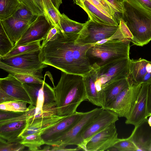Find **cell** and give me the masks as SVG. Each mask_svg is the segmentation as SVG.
Segmentation results:
<instances>
[{"mask_svg":"<svg viewBox=\"0 0 151 151\" xmlns=\"http://www.w3.org/2000/svg\"><path fill=\"white\" fill-rule=\"evenodd\" d=\"M79 34L66 35L60 30L49 40L41 44L42 62L66 73L83 76L91 69L87 50L93 45H83L76 41Z\"/></svg>","mask_w":151,"mask_h":151,"instance_id":"obj_1","label":"cell"},{"mask_svg":"<svg viewBox=\"0 0 151 151\" xmlns=\"http://www.w3.org/2000/svg\"><path fill=\"white\" fill-rule=\"evenodd\" d=\"M53 88L57 115L65 116L74 114L80 104L87 100L82 76L62 71L59 81Z\"/></svg>","mask_w":151,"mask_h":151,"instance_id":"obj_2","label":"cell"},{"mask_svg":"<svg viewBox=\"0 0 151 151\" xmlns=\"http://www.w3.org/2000/svg\"><path fill=\"white\" fill-rule=\"evenodd\" d=\"M121 18L133 37L132 42L143 46L151 40V13L141 9L124 0Z\"/></svg>","mask_w":151,"mask_h":151,"instance_id":"obj_3","label":"cell"},{"mask_svg":"<svg viewBox=\"0 0 151 151\" xmlns=\"http://www.w3.org/2000/svg\"><path fill=\"white\" fill-rule=\"evenodd\" d=\"M130 42L128 41L111 40L93 45L86 53L91 67L100 66L129 57Z\"/></svg>","mask_w":151,"mask_h":151,"instance_id":"obj_4","label":"cell"},{"mask_svg":"<svg viewBox=\"0 0 151 151\" xmlns=\"http://www.w3.org/2000/svg\"><path fill=\"white\" fill-rule=\"evenodd\" d=\"M130 59L129 57L127 58L100 66H91L95 70V83L101 100L102 92L106 86L128 77Z\"/></svg>","mask_w":151,"mask_h":151,"instance_id":"obj_5","label":"cell"},{"mask_svg":"<svg viewBox=\"0 0 151 151\" xmlns=\"http://www.w3.org/2000/svg\"><path fill=\"white\" fill-rule=\"evenodd\" d=\"M118 26H113L94 22L91 19L79 33L76 40L83 45L95 44L111 37L117 30Z\"/></svg>","mask_w":151,"mask_h":151,"instance_id":"obj_6","label":"cell"},{"mask_svg":"<svg viewBox=\"0 0 151 151\" xmlns=\"http://www.w3.org/2000/svg\"><path fill=\"white\" fill-rule=\"evenodd\" d=\"M32 116L29 109L21 115L0 121V137L8 142H19L22 139L20 136L28 126V119Z\"/></svg>","mask_w":151,"mask_h":151,"instance_id":"obj_7","label":"cell"},{"mask_svg":"<svg viewBox=\"0 0 151 151\" xmlns=\"http://www.w3.org/2000/svg\"><path fill=\"white\" fill-rule=\"evenodd\" d=\"M142 83L132 84L124 89L106 109L112 111L119 117L127 119L135 103Z\"/></svg>","mask_w":151,"mask_h":151,"instance_id":"obj_8","label":"cell"},{"mask_svg":"<svg viewBox=\"0 0 151 151\" xmlns=\"http://www.w3.org/2000/svg\"><path fill=\"white\" fill-rule=\"evenodd\" d=\"M103 109L96 108L86 112V114L68 131L54 141L51 146H66L78 145L80 136L85 129L91 123Z\"/></svg>","mask_w":151,"mask_h":151,"instance_id":"obj_9","label":"cell"},{"mask_svg":"<svg viewBox=\"0 0 151 151\" xmlns=\"http://www.w3.org/2000/svg\"><path fill=\"white\" fill-rule=\"evenodd\" d=\"M119 116L110 110L103 109L94 120L81 134L77 147L81 150L87 142L93 136L119 119Z\"/></svg>","mask_w":151,"mask_h":151,"instance_id":"obj_10","label":"cell"},{"mask_svg":"<svg viewBox=\"0 0 151 151\" xmlns=\"http://www.w3.org/2000/svg\"><path fill=\"white\" fill-rule=\"evenodd\" d=\"M53 27L45 16H37L15 44L14 48L45 40Z\"/></svg>","mask_w":151,"mask_h":151,"instance_id":"obj_11","label":"cell"},{"mask_svg":"<svg viewBox=\"0 0 151 151\" xmlns=\"http://www.w3.org/2000/svg\"><path fill=\"white\" fill-rule=\"evenodd\" d=\"M23 86L31 101L35 106L34 111L40 109L44 105L55 102L56 98L53 88L45 81L42 83H25Z\"/></svg>","mask_w":151,"mask_h":151,"instance_id":"obj_12","label":"cell"},{"mask_svg":"<svg viewBox=\"0 0 151 151\" xmlns=\"http://www.w3.org/2000/svg\"><path fill=\"white\" fill-rule=\"evenodd\" d=\"M41 52L40 48L8 58H0V61L9 66L22 69H43L48 65L42 62L40 58Z\"/></svg>","mask_w":151,"mask_h":151,"instance_id":"obj_13","label":"cell"},{"mask_svg":"<svg viewBox=\"0 0 151 151\" xmlns=\"http://www.w3.org/2000/svg\"><path fill=\"white\" fill-rule=\"evenodd\" d=\"M119 139L115 123H114L91 137L86 144L84 150H108Z\"/></svg>","mask_w":151,"mask_h":151,"instance_id":"obj_14","label":"cell"},{"mask_svg":"<svg viewBox=\"0 0 151 151\" xmlns=\"http://www.w3.org/2000/svg\"><path fill=\"white\" fill-rule=\"evenodd\" d=\"M86 113L76 111L67 116L55 125L42 132L41 136L45 144L51 145L54 141L68 131Z\"/></svg>","mask_w":151,"mask_h":151,"instance_id":"obj_15","label":"cell"},{"mask_svg":"<svg viewBox=\"0 0 151 151\" xmlns=\"http://www.w3.org/2000/svg\"><path fill=\"white\" fill-rule=\"evenodd\" d=\"M150 83H142L136 101L125 123L135 126L147 117V100L148 87Z\"/></svg>","mask_w":151,"mask_h":151,"instance_id":"obj_16","label":"cell"},{"mask_svg":"<svg viewBox=\"0 0 151 151\" xmlns=\"http://www.w3.org/2000/svg\"><path fill=\"white\" fill-rule=\"evenodd\" d=\"M25 4L33 14L43 15L50 23V17L59 11L62 0H19Z\"/></svg>","mask_w":151,"mask_h":151,"instance_id":"obj_17","label":"cell"},{"mask_svg":"<svg viewBox=\"0 0 151 151\" xmlns=\"http://www.w3.org/2000/svg\"><path fill=\"white\" fill-rule=\"evenodd\" d=\"M128 137L136 145L137 151H151V126L147 118L135 126Z\"/></svg>","mask_w":151,"mask_h":151,"instance_id":"obj_18","label":"cell"},{"mask_svg":"<svg viewBox=\"0 0 151 151\" xmlns=\"http://www.w3.org/2000/svg\"><path fill=\"white\" fill-rule=\"evenodd\" d=\"M0 88L17 100L31 104L30 98L23 84L10 74L5 78H0Z\"/></svg>","mask_w":151,"mask_h":151,"instance_id":"obj_19","label":"cell"},{"mask_svg":"<svg viewBox=\"0 0 151 151\" xmlns=\"http://www.w3.org/2000/svg\"><path fill=\"white\" fill-rule=\"evenodd\" d=\"M0 21L6 33L14 45L33 22L19 19L12 16Z\"/></svg>","mask_w":151,"mask_h":151,"instance_id":"obj_20","label":"cell"},{"mask_svg":"<svg viewBox=\"0 0 151 151\" xmlns=\"http://www.w3.org/2000/svg\"><path fill=\"white\" fill-rule=\"evenodd\" d=\"M67 116H60L56 115L50 117L35 119L31 118V116L28 119L27 127L20 137L22 138L37 132H41L42 133L45 130L55 125Z\"/></svg>","mask_w":151,"mask_h":151,"instance_id":"obj_21","label":"cell"},{"mask_svg":"<svg viewBox=\"0 0 151 151\" xmlns=\"http://www.w3.org/2000/svg\"><path fill=\"white\" fill-rule=\"evenodd\" d=\"M132 84L128 78L119 80L108 85L101 93V107L106 109L123 90Z\"/></svg>","mask_w":151,"mask_h":151,"instance_id":"obj_22","label":"cell"},{"mask_svg":"<svg viewBox=\"0 0 151 151\" xmlns=\"http://www.w3.org/2000/svg\"><path fill=\"white\" fill-rule=\"evenodd\" d=\"M149 61L141 58L134 60L130 59L128 78L133 84L142 83L147 72L146 66Z\"/></svg>","mask_w":151,"mask_h":151,"instance_id":"obj_23","label":"cell"},{"mask_svg":"<svg viewBox=\"0 0 151 151\" xmlns=\"http://www.w3.org/2000/svg\"><path fill=\"white\" fill-rule=\"evenodd\" d=\"M83 79L87 100L93 104L101 107L100 98L95 83L94 69L92 68L89 72L83 76Z\"/></svg>","mask_w":151,"mask_h":151,"instance_id":"obj_24","label":"cell"},{"mask_svg":"<svg viewBox=\"0 0 151 151\" xmlns=\"http://www.w3.org/2000/svg\"><path fill=\"white\" fill-rule=\"evenodd\" d=\"M85 11L86 12L90 19L99 23L113 26H118L117 21L112 19L103 13L91 4L88 0L84 1Z\"/></svg>","mask_w":151,"mask_h":151,"instance_id":"obj_25","label":"cell"},{"mask_svg":"<svg viewBox=\"0 0 151 151\" xmlns=\"http://www.w3.org/2000/svg\"><path fill=\"white\" fill-rule=\"evenodd\" d=\"M86 24L73 20L64 14H60V25L61 33L66 35L78 34Z\"/></svg>","mask_w":151,"mask_h":151,"instance_id":"obj_26","label":"cell"},{"mask_svg":"<svg viewBox=\"0 0 151 151\" xmlns=\"http://www.w3.org/2000/svg\"><path fill=\"white\" fill-rule=\"evenodd\" d=\"M22 4L19 0H0V20L12 16Z\"/></svg>","mask_w":151,"mask_h":151,"instance_id":"obj_27","label":"cell"},{"mask_svg":"<svg viewBox=\"0 0 151 151\" xmlns=\"http://www.w3.org/2000/svg\"><path fill=\"white\" fill-rule=\"evenodd\" d=\"M20 143L28 148L29 151H40L41 146L45 144L41 132H37L22 138Z\"/></svg>","mask_w":151,"mask_h":151,"instance_id":"obj_28","label":"cell"},{"mask_svg":"<svg viewBox=\"0 0 151 151\" xmlns=\"http://www.w3.org/2000/svg\"><path fill=\"white\" fill-rule=\"evenodd\" d=\"M85 0H82L83 2ZM104 14L108 17L116 20V13L113 8L107 0H87Z\"/></svg>","mask_w":151,"mask_h":151,"instance_id":"obj_29","label":"cell"},{"mask_svg":"<svg viewBox=\"0 0 151 151\" xmlns=\"http://www.w3.org/2000/svg\"><path fill=\"white\" fill-rule=\"evenodd\" d=\"M14 46L0 23V58L4 57L11 51Z\"/></svg>","mask_w":151,"mask_h":151,"instance_id":"obj_30","label":"cell"},{"mask_svg":"<svg viewBox=\"0 0 151 151\" xmlns=\"http://www.w3.org/2000/svg\"><path fill=\"white\" fill-rule=\"evenodd\" d=\"M38 41L25 45L13 48L7 54L0 58H7L11 57L40 49L41 47L40 42Z\"/></svg>","mask_w":151,"mask_h":151,"instance_id":"obj_31","label":"cell"},{"mask_svg":"<svg viewBox=\"0 0 151 151\" xmlns=\"http://www.w3.org/2000/svg\"><path fill=\"white\" fill-rule=\"evenodd\" d=\"M33 115L30 118L35 119L39 118L49 117L56 115L57 108L55 102L44 105L39 110L34 111Z\"/></svg>","mask_w":151,"mask_h":151,"instance_id":"obj_32","label":"cell"},{"mask_svg":"<svg viewBox=\"0 0 151 151\" xmlns=\"http://www.w3.org/2000/svg\"><path fill=\"white\" fill-rule=\"evenodd\" d=\"M26 102L16 101L0 104V110L25 112L29 110Z\"/></svg>","mask_w":151,"mask_h":151,"instance_id":"obj_33","label":"cell"},{"mask_svg":"<svg viewBox=\"0 0 151 151\" xmlns=\"http://www.w3.org/2000/svg\"><path fill=\"white\" fill-rule=\"evenodd\" d=\"M12 16L19 19L32 22L35 21L37 17L22 3L20 7Z\"/></svg>","mask_w":151,"mask_h":151,"instance_id":"obj_34","label":"cell"},{"mask_svg":"<svg viewBox=\"0 0 151 151\" xmlns=\"http://www.w3.org/2000/svg\"><path fill=\"white\" fill-rule=\"evenodd\" d=\"M0 68L9 73L12 72L22 74H29L42 78V72L43 69L29 70L22 69L13 67L6 65L0 61Z\"/></svg>","mask_w":151,"mask_h":151,"instance_id":"obj_35","label":"cell"},{"mask_svg":"<svg viewBox=\"0 0 151 151\" xmlns=\"http://www.w3.org/2000/svg\"><path fill=\"white\" fill-rule=\"evenodd\" d=\"M116 151H135L137 149L133 142L129 137L119 139L113 146Z\"/></svg>","mask_w":151,"mask_h":151,"instance_id":"obj_36","label":"cell"},{"mask_svg":"<svg viewBox=\"0 0 151 151\" xmlns=\"http://www.w3.org/2000/svg\"><path fill=\"white\" fill-rule=\"evenodd\" d=\"M9 73L12 75L23 84L25 83H42L44 81L41 78L29 74H22L11 72Z\"/></svg>","mask_w":151,"mask_h":151,"instance_id":"obj_37","label":"cell"},{"mask_svg":"<svg viewBox=\"0 0 151 151\" xmlns=\"http://www.w3.org/2000/svg\"><path fill=\"white\" fill-rule=\"evenodd\" d=\"M25 147L19 142H8L0 137V151H21Z\"/></svg>","mask_w":151,"mask_h":151,"instance_id":"obj_38","label":"cell"},{"mask_svg":"<svg viewBox=\"0 0 151 151\" xmlns=\"http://www.w3.org/2000/svg\"><path fill=\"white\" fill-rule=\"evenodd\" d=\"M131 5L151 13V0H125Z\"/></svg>","mask_w":151,"mask_h":151,"instance_id":"obj_39","label":"cell"},{"mask_svg":"<svg viewBox=\"0 0 151 151\" xmlns=\"http://www.w3.org/2000/svg\"><path fill=\"white\" fill-rule=\"evenodd\" d=\"M119 26L125 39L132 42L133 36L125 22L121 17L119 20Z\"/></svg>","mask_w":151,"mask_h":151,"instance_id":"obj_40","label":"cell"},{"mask_svg":"<svg viewBox=\"0 0 151 151\" xmlns=\"http://www.w3.org/2000/svg\"><path fill=\"white\" fill-rule=\"evenodd\" d=\"M25 112L0 110V121L9 119L18 116L22 115Z\"/></svg>","mask_w":151,"mask_h":151,"instance_id":"obj_41","label":"cell"},{"mask_svg":"<svg viewBox=\"0 0 151 151\" xmlns=\"http://www.w3.org/2000/svg\"><path fill=\"white\" fill-rule=\"evenodd\" d=\"M107 1L111 4L117 14L118 13L121 14L122 13L123 2H121L119 0H107Z\"/></svg>","mask_w":151,"mask_h":151,"instance_id":"obj_42","label":"cell"},{"mask_svg":"<svg viewBox=\"0 0 151 151\" xmlns=\"http://www.w3.org/2000/svg\"><path fill=\"white\" fill-rule=\"evenodd\" d=\"M17 101L0 88V104Z\"/></svg>","mask_w":151,"mask_h":151,"instance_id":"obj_43","label":"cell"},{"mask_svg":"<svg viewBox=\"0 0 151 151\" xmlns=\"http://www.w3.org/2000/svg\"><path fill=\"white\" fill-rule=\"evenodd\" d=\"M151 115V83L149 85L148 88L147 100V117Z\"/></svg>","mask_w":151,"mask_h":151,"instance_id":"obj_44","label":"cell"},{"mask_svg":"<svg viewBox=\"0 0 151 151\" xmlns=\"http://www.w3.org/2000/svg\"><path fill=\"white\" fill-rule=\"evenodd\" d=\"M51 146V151H76L81 150L80 149L77 147L75 148H67L64 146L60 145H55Z\"/></svg>","mask_w":151,"mask_h":151,"instance_id":"obj_45","label":"cell"},{"mask_svg":"<svg viewBox=\"0 0 151 151\" xmlns=\"http://www.w3.org/2000/svg\"><path fill=\"white\" fill-rule=\"evenodd\" d=\"M151 83V72H147L142 80V83Z\"/></svg>","mask_w":151,"mask_h":151,"instance_id":"obj_46","label":"cell"},{"mask_svg":"<svg viewBox=\"0 0 151 151\" xmlns=\"http://www.w3.org/2000/svg\"><path fill=\"white\" fill-rule=\"evenodd\" d=\"M74 3L77 5L79 6L82 8L84 11L85 10V8L84 4V3L82 0H73Z\"/></svg>","mask_w":151,"mask_h":151,"instance_id":"obj_47","label":"cell"},{"mask_svg":"<svg viewBox=\"0 0 151 151\" xmlns=\"http://www.w3.org/2000/svg\"><path fill=\"white\" fill-rule=\"evenodd\" d=\"M46 146H45L42 149H41L40 151H51L52 149V147L51 145H46Z\"/></svg>","mask_w":151,"mask_h":151,"instance_id":"obj_48","label":"cell"},{"mask_svg":"<svg viewBox=\"0 0 151 151\" xmlns=\"http://www.w3.org/2000/svg\"><path fill=\"white\" fill-rule=\"evenodd\" d=\"M148 122L149 125L151 126V115L150 116V117L148 119Z\"/></svg>","mask_w":151,"mask_h":151,"instance_id":"obj_49","label":"cell"},{"mask_svg":"<svg viewBox=\"0 0 151 151\" xmlns=\"http://www.w3.org/2000/svg\"><path fill=\"white\" fill-rule=\"evenodd\" d=\"M119 1L121 2H122L124 0H119Z\"/></svg>","mask_w":151,"mask_h":151,"instance_id":"obj_50","label":"cell"}]
</instances>
